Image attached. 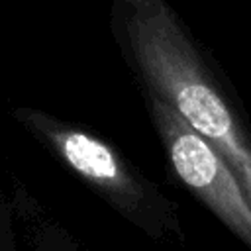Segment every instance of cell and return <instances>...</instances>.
<instances>
[{
	"label": "cell",
	"instance_id": "cell-1",
	"mask_svg": "<svg viewBox=\"0 0 251 251\" xmlns=\"http://www.w3.org/2000/svg\"><path fill=\"white\" fill-rule=\"evenodd\" d=\"M127 37L151 94L222 153L251 200V139L171 8L163 0L131 8Z\"/></svg>",
	"mask_w": 251,
	"mask_h": 251
},
{
	"label": "cell",
	"instance_id": "cell-2",
	"mask_svg": "<svg viewBox=\"0 0 251 251\" xmlns=\"http://www.w3.org/2000/svg\"><path fill=\"white\" fill-rule=\"evenodd\" d=\"M151 110L178 178L251 247V200L222 153L196 133L165 100L151 94Z\"/></svg>",
	"mask_w": 251,
	"mask_h": 251
},
{
	"label": "cell",
	"instance_id": "cell-3",
	"mask_svg": "<svg viewBox=\"0 0 251 251\" xmlns=\"http://www.w3.org/2000/svg\"><path fill=\"white\" fill-rule=\"evenodd\" d=\"M24 120L51 143L73 171L106 192L118 206L127 210L139 208L143 188L110 145L82 129L59 124L49 116L31 112Z\"/></svg>",
	"mask_w": 251,
	"mask_h": 251
},
{
	"label": "cell",
	"instance_id": "cell-4",
	"mask_svg": "<svg viewBox=\"0 0 251 251\" xmlns=\"http://www.w3.org/2000/svg\"><path fill=\"white\" fill-rule=\"evenodd\" d=\"M124 2H127L129 8H135V6H143V4H147L149 0H124Z\"/></svg>",
	"mask_w": 251,
	"mask_h": 251
}]
</instances>
